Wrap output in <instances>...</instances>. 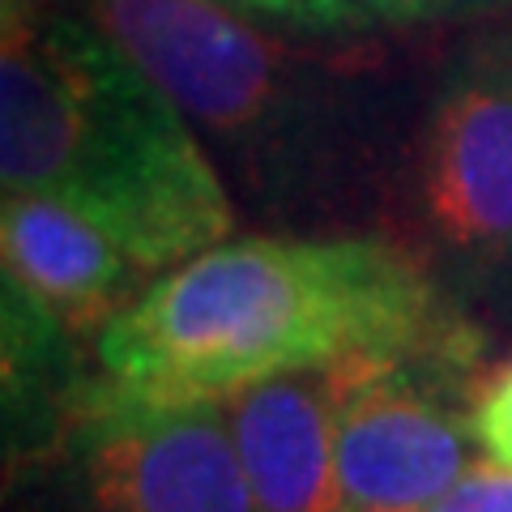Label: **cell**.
Returning a JSON list of instances; mask_svg holds the SVG:
<instances>
[{
	"mask_svg": "<svg viewBox=\"0 0 512 512\" xmlns=\"http://www.w3.org/2000/svg\"><path fill=\"white\" fill-rule=\"evenodd\" d=\"M128 47L227 180L282 235L402 222L431 69L367 35H308L222 0H64Z\"/></svg>",
	"mask_w": 512,
	"mask_h": 512,
	"instance_id": "6da1fadb",
	"label": "cell"
},
{
	"mask_svg": "<svg viewBox=\"0 0 512 512\" xmlns=\"http://www.w3.org/2000/svg\"><path fill=\"white\" fill-rule=\"evenodd\" d=\"M483 329L406 239L248 235L158 274L94 338V372L146 402H222L244 384ZM487 333V329H483Z\"/></svg>",
	"mask_w": 512,
	"mask_h": 512,
	"instance_id": "7a4b0ae2",
	"label": "cell"
},
{
	"mask_svg": "<svg viewBox=\"0 0 512 512\" xmlns=\"http://www.w3.org/2000/svg\"><path fill=\"white\" fill-rule=\"evenodd\" d=\"M0 171L5 192L99 222L154 278L231 239L239 214L180 103L69 5L5 35Z\"/></svg>",
	"mask_w": 512,
	"mask_h": 512,
	"instance_id": "3957f363",
	"label": "cell"
},
{
	"mask_svg": "<svg viewBox=\"0 0 512 512\" xmlns=\"http://www.w3.org/2000/svg\"><path fill=\"white\" fill-rule=\"evenodd\" d=\"M397 227L474 325H512V18L431 64Z\"/></svg>",
	"mask_w": 512,
	"mask_h": 512,
	"instance_id": "277c9868",
	"label": "cell"
},
{
	"mask_svg": "<svg viewBox=\"0 0 512 512\" xmlns=\"http://www.w3.org/2000/svg\"><path fill=\"white\" fill-rule=\"evenodd\" d=\"M487 333L466 329L410 350L342 359L338 483L346 512H427L466 474L478 355Z\"/></svg>",
	"mask_w": 512,
	"mask_h": 512,
	"instance_id": "5b68a950",
	"label": "cell"
},
{
	"mask_svg": "<svg viewBox=\"0 0 512 512\" xmlns=\"http://www.w3.org/2000/svg\"><path fill=\"white\" fill-rule=\"evenodd\" d=\"M56 444L90 512H261L222 402H146L94 372Z\"/></svg>",
	"mask_w": 512,
	"mask_h": 512,
	"instance_id": "8992f818",
	"label": "cell"
},
{
	"mask_svg": "<svg viewBox=\"0 0 512 512\" xmlns=\"http://www.w3.org/2000/svg\"><path fill=\"white\" fill-rule=\"evenodd\" d=\"M5 282L43 303L77 338H94L120 308H128L154 274L99 222L43 192H5L0 205Z\"/></svg>",
	"mask_w": 512,
	"mask_h": 512,
	"instance_id": "52a82bcc",
	"label": "cell"
},
{
	"mask_svg": "<svg viewBox=\"0 0 512 512\" xmlns=\"http://www.w3.org/2000/svg\"><path fill=\"white\" fill-rule=\"evenodd\" d=\"M333 367L269 376L222 397L261 512H346Z\"/></svg>",
	"mask_w": 512,
	"mask_h": 512,
	"instance_id": "ba28073f",
	"label": "cell"
},
{
	"mask_svg": "<svg viewBox=\"0 0 512 512\" xmlns=\"http://www.w3.org/2000/svg\"><path fill=\"white\" fill-rule=\"evenodd\" d=\"M372 30H431V26H478L512 18V0H355Z\"/></svg>",
	"mask_w": 512,
	"mask_h": 512,
	"instance_id": "9c48e42d",
	"label": "cell"
},
{
	"mask_svg": "<svg viewBox=\"0 0 512 512\" xmlns=\"http://www.w3.org/2000/svg\"><path fill=\"white\" fill-rule=\"evenodd\" d=\"M222 5L308 35H372V22L359 13L355 0H222Z\"/></svg>",
	"mask_w": 512,
	"mask_h": 512,
	"instance_id": "30bf717a",
	"label": "cell"
},
{
	"mask_svg": "<svg viewBox=\"0 0 512 512\" xmlns=\"http://www.w3.org/2000/svg\"><path fill=\"white\" fill-rule=\"evenodd\" d=\"M470 431H474L478 453L495 461V466L512 470V359L500 363L495 372H487L483 389L474 397Z\"/></svg>",
	"mask_w": 512,
	"mask_h": 512,
	"instance_id": "8fae6325",
	"label": "cell"
},
{
	"mask_svg": "<svg viewBox=\"0 0 512 512\" xmlns=\"http://www.w3.org/2000/svg\"><path fill=\"white\" fill-rule=\"evenodd\" d=\"M427 512H512V470L495 461H474L457 487L440 495Z\"/></svg>",
	"mask_w": 512,
	"mask_h": 512,
	"instance_id": "7c38bea8",
	"label": "cell"
},
{
	"mask_svg": "<svg viewBox=\"0 0 512 512\" xmlns=\"http://www.w3.org/2000/svg\"><path fill=\"white\" fill-rule=\"evenodd\" d=\"M64 0H0V18H5V35L9 30H22L30 22L47 18L52 9H60Z\"/></svg>",
	"mask_w": 512,
	"mask_h": 512,
	"instance_id": "4fadbf2b",
	"label": "cell"
},
{
	"mask_svg": "<svg viewBox=\"0 0 512 512\" xmlns=\"http://www.w3.org/2000/svg\"><path fill=\"white\" fill-rule=\"evenodd\" d=\"M380 512H393V508H380Z\"/></svg>",
	"mask_w": 512,
	"mask_h": 512,
	"instance_id": "5bb4252c",
	"label": "cell"
}]
</instances>
